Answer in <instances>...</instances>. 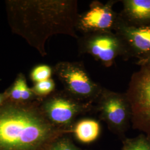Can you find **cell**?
Returning <instances> with one entry per match:
<instances>
[{"mask_svg":"<svg viewBox=\"0 0 150 150\" xmlns=\"http://www.w3.org/2000/svg\"><path fill=\"white\" fill-rule=\"evenodd\" d=\"M9 23L13 32L25 38L42 56L45 43L54 35L77 39L79 16L76 0L9 1L6 3Z\"/></svg>","mask_w":150,"mask_h":150,"instance_id":"6da1fadb","label":"cell"},{"mask_svg":"<svg viewBox=\"0 0 150 150\" xmlns=\"http://www.w3.org/2000/svg\"><path fill=\"white\" fill-rule=\"evenodd\" d=\"M43 112L9 104L0 108V150H33L54 137Z\"/></svg>","mask_w":150,"mask_h":150,"instance_id":"7a4b0ae2","label":"cell"},{"mask_svg":"<svg viewBox=\"0 0 150 150\" xmlns=\"http://www.w3.org/2000/svg\"><path fill=\"white\" fill-rule=\"evenodd\" d=\"M64 91L83 102H96L104 87L95 82L82 62H59L53 69Z\"/></svg>","mask_w":150,"mask_h":150,"instance_id":"3957f363","label":"cell"},{"mask_svg":"<svg viewBox=\"0 0 150 150\" xmlns=\"http://www.w3.org/2000/svg\"><path fill=\"white\" fill-rule=\"evenodd\" d=\"M131 110L133 128L150 136V66L133 74L125 92Z\"/></svg>","mask_w":150,"mask_h":150,"instance_id":"277c9868","label":"cell"},{"mask_svg":"<svg viewBox=\"0 0 150 150\" xmlns=\"http://www.w3.org/2000/svg\"><path fill=\"white\" fill-rule=\"evenodd\" d=\"M77 40L79 54H89L106 67H111L119 57L126 60L125 47L115 32L86 33Z\"/></svg>","mask_w":150,"mask_h":150,"instance_id":"5b68a950","label":"cell"},{"mask_svg":"<svg viewBox=\"0 0 150 150\" xmlns=\"http://www.w3.org/2000/svg\"><path fill=\"white\" fill-rule=\"evenodd\" d=\"M93 108V103L80 101L64 90L54 91L48 95L43 103L42 112L54 125L74 126L76 117Z\"/></svg>","mask_w":150,"mask_h":150,"instance_id":"8992f818","label":"cell"},{"mask_svg":"<svg viewBox=\"0 0 150 150\" xmlns=\"http://www.w3.org/2000/svg\"><path fill=\"white\" fill-rule=\"evenodd\" d=\"M96 102L100 118L112 132L123 136L131 121V110L125 93L103 88Z\"/></svg>","mask_w":150,"mask_h":150,"instance_id":"52a82bcc","label":"cell"},{"mask_svg":"<svg viewBox=\"0 0 150 150\" xmlns=\"http://www.w3.org/2000/svg\"><path fill=\"white\" fill-rule=\"evenodd\" d=\"M117 1H110L103 4L93 1L88 10L79 14L76 30L83 33L95 32H114L118 22V13L113 10Z\"/></svg>","mask_w":150,"mask_h":150,"instance_id":"ba28073f","label":"cell"},{"mask_svg":"<svg viewBox=\"0 0 150 150\" xmlns=\"http://www.w3.org/2000/svg\"><path fill=\"white\" fill-rule=\"evenodd\" d=\"M114 32L122 40L126 51V60L132 57L144 59L150 55V25L132 26L118 22Z\"/></svg>","mask_w":150,"mask_h":150,"instance_id":"9c48e42d","label":"cell"},{"mask_svg":"<svg viewBox=\"0 0 150 150\" xmlns=\"http://www.w3.org/2000/svg\"><path fill=\"white\" fill-rule=\"evenodd\" d=\"M118 15L125 23L136 26L150 25V0H123Z\"/></svg>","mask_w":150,"mask_h":150,"instance_id":"30bf717a","label":"cell"},{"mask_svg":"<svg viewBox=\"0 0 150 150\" xmlns=\"http://www.w3.org/2000/svg\"><path fill=\"white\" fill-rule=\"evenodd\" d=\"M76 139L83 144H90L95 141L101 134V125L96 120L86 118L81 119L72 127Z\"/></svg>","mask_w":150,"mask_h":150,"instance_id":"8fae6325","label":"cell"},{"mask_svg":"<svg viewBox=\"0 0 150 150\" xmlns=\"http://www.w3.org/2000/svg\"><path fill=\"white\" fill-rule=\"evenodd\" d=\"M121 150H150V136L140 134L124 139Z\"/></svg>","mask_w":150,"mask_h":150,"instance_id":"7c38bea8","label":"cell"},{"mask_svg":"<svg viewBox=\"0 0 150 150\" xmlns=\"http://www.w3.org/2000/svg\"><path fill=\"white\" fill-rule=\"evenodd\" d=\"M53 69L47 64H39L32 69L30 77L35 83L51 79Z\"/></svg>","mask_w":150,"mask_h":150,"instance_id":"4fadbf2b","label":"cell"},{"mask_svg":"<svg viewBox=\"0 0 150 150\" xmlns=\"http://www.w3.org/2000/svg\"><path fill=\"white\" fill-rule=\"evenodd\" d=\"M55 82L52 79L35 83L32 88L35 95L38 96H48L55 90Z\"/></svg>","mask_w":150,"mask_h":150,"instance_id":"5bb4252c","label":"cell"},{"mask_svg":"<svg viewBox=\"0 0 150 150\" xmlns=\"http://www.w3.org/2000/svg\"><path fill=\"white\" fill-rule=\"evenodd\" d=\"M48 150H85L79 148L69 139H64L55 142Z\"/></svg>","mask_w":150,"mask_h":150,"instance_id":"9a60e30c","label":"cell"},{"mask_svg":"<svg viewBox=\"0 0 150 150\" xmlns=\"http://www.w3.org/2000/svg\"><path fill=\"white\" fill-rule=\"evenodd\" d=\"M22 74L18 75L15 81L14 82L12 86H11L8 92V96L12 99L18 101L21 100V84Z\"/></svg>","mask_w":150,"mask_h":150,"instance_id":"2e32d148","label":"cell"},{"mask_svg":"<svg viewBox=\"0 0 150 150\" xmlns=\"http://www.w3.org/2000/svg\"><path fill=\"white\" fill-rule=\"evenodd\" d=\"M35 95L32 88H30L27 85L25 77L22 75L21 84V100L26 101Z\"/></svg>","mask_w":150,"mask_h":150,"instance_id":"e0dca14e","label":"cell"},{"mask_svg":"<svg viewBox=\"0 0 150 150\" xmlns=\"http://www.w3.org/2000/svg\"><path fill=\"white\" fill-rule=\"evenodd\" d=\"M138 64H140L141 66H145V65H149L150 66V55L147 57L145 58L144 59H139L138 62Z\"/></svg>","mask_w":150,"mask_h":150,"instance_id":"ac0fdd59","label":"cell"},{"mask_svg":"<svg viewBox=\"0 0 150 150\" xmlns=\"http://www.w3.org/2000/svg\"><path fill=\"white\" fill-rule=\"evenodd\" d=\"M7 96V92H5V93H0V105L2 103V102L4 101L5 98Z\"/></svg>","mask_w":150,"mask_h":150,"instance_id":"d6986e66","label":"cell"}]
</instances>
